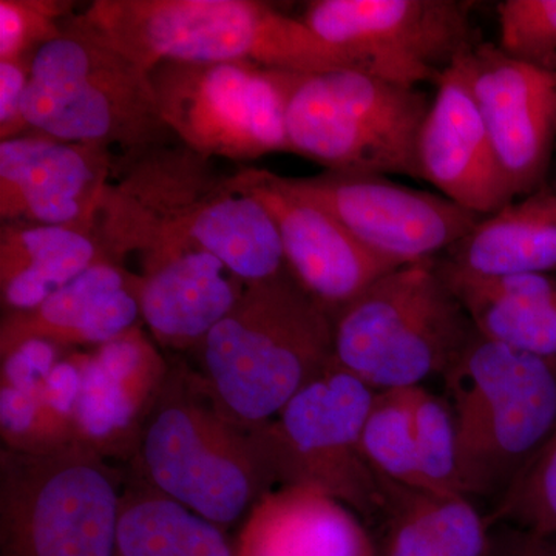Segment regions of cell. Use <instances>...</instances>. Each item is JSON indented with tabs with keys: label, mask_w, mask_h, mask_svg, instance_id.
<instances>
[{
	"label": "cell",
	"mask_w": 556,
	"mask_h": 556,
	"mask_svg": "<svg viewBox=\"0 0 556 556\" xmlns=\"http://www.w3.org/2000/svg\"><path fill=\"white\" fill-rule=\"evenodd\" d=\"M475 5L463 0H314L302 21L357 68L419 87L437 84L478 46Z\"/></svg>",
	"instance_id": "cell-12"
},
{
	"label": "cell",
	"mask_w": 556,
	"mask_h": 556,
	"mask_svg": "<svg viewBox=\"0 0 556 556\" xmlns=\"http://www.w3.org/2000/svg\"><path fill=\"white\" fill-rule=\"evenodd\" d=\"M442 379L455 417L460 490L470 500L497 501L555 431L556 358L475 331Z\"/></svg>",
	"instance_id": "cell-5"
},
{
	"label": "cell",
	"mask_w": 556,
	"mask_h": 556,
	"mask_svg": "<svg viewBox=\"0 0 556 556\" xmlns=\"http://www.w3.org/2000/svg\"><path fill=\"white\" fill-rule=\"evenodd\" d=\"M460 64L515 199L543 188L556 138V72L514 60L489 42Z\"/></svg>",
	"instance_id": "cell-15"
},
{
	"label": "cell",
	"mask_w": 556,
	"mask_h": 556,
	"mask_svg": "<svg viewBox=\"0 0 556 556\" xmlns=\"http://www.w3.org/2000/svg\"><path fill=\"white\" fill-rule=\"evenodd\" d=\"M291 72L251 62H160L150 70L164 123L206 159L244 163L294 153L288 137Z\"/></svg>",
	"instance_id": "cell-11"
},
{
	"label": "cell",
	"mask_w": 556,
	"mask_h": 556,
	"mask_svg": "<svg viewBox=\"0 0 556 556\" xmlns=\"http://www.w3.org/2000/svg\"><path fill=\"white\" fill-rule=\"evenodd\" d=\"M289 181L397 268L442 257L482 218L444 195L397 185L386 175L325 170Z\"/></svg>",
	"instance_id": "cell-13"
},
{
	"label": "cell",
	"mask_w": 556,
	"mask_h": 556,
	"mask_svg": "<svg viewBox=\"0 0 556 556\" xmlns=\"http://www.w3.org/2000/svg\"><path fill=\"white\" fill-rule=\"evenodd\" d=\"M477 331L438 258L391 270L334 318L339 367L375 391L422 386L455 364Z\"/></svg>",
	"instance_id": "cell-6"
},
{
	"label": "cell",
	"mask_w": 556,
	"mask_h": 556,
	"mask_svg": "<svg viewBox=\"0 0 556 556\" xmlns=\"http://www.w3.org/2000/svg\"><path fill=\"white\" fill-rule=\"evenodd\" d=\"M230 185L269 212L289 274L332 317L397 269L358 243L331 212L292 188L289 178L241 167L230 174Z\"/></svg>",
	"instance_id": "cell-14"
},
{
	"label": "cell",
	"mask_w": 556,
	"mask_h": 556,
	"mask_svg": "<svg viewBox=\"0 0 556 556\" xmlns=\"http://www.w3.org/2000/svg\"><path fill=\"white\" fill-rule=\"evenodd\" d=\"M123 479L75 444L0 450V556H115Z\"/></svg>",
	"instance_id": "cell-9"
},
{
	"label": "cell",
	"mask_w": 556,
	"mask_h": 556,
	"mask_svg": "<svg viewBox=\"0 0 556 556\" xmlns=\"http://www.w3.org/2000/svg\"><path fill=\"white\" fill-rule=\"evenodd\" d=\"M380 481L387 508L372 536L379 556H492L495 530L470 497Z\"/></svg>",
	"instance_id": "cell-23"
},
{
	"label": "cell",
	"mask_w": 556,
	"mask_h": 556,
	"mask_svg": "<svg viewBox=\"0 0 556 556\" xmlns=\"http://www.w3.org/2000/svg\"><path fill=\"white\" fill-rule=\"evenodd\" d=\"M75 5L67 0H0V61L33 62L43 46L65 36L62 22Z\"/></svg>",
	"instance_id": "cell-31"
},
{
	"label": "cell",
	"mask_w": 556,
	"mask_h": 556,
	"mask_svg": "<svg viewBox=\"0 0 556 556\" xmlns=\"http://www.w3.org/2000/svg\"><path fill=\"white\" fill-rule=\"evenodd\" d=\"M94 230L199 244L244 283L288 270L269 212L182 142L116 156Z\"/></svg>",
	"instance_id": "cell-1"
},
{
	"label": "cell",
	"mask_w": 556,
	"mask_h": 556,
	"mask_svg": "<svg viewBox=\"0 0 556 556\" xmlns=\"http://www.w3.org/2000/svg\"><path fill=\"white\" fill-rule=\"evenodd\" d=\"M376 393L334 362L274 419L252 427L277 489L317 490L351 508L368 529L378 527L386 514V490L362 450Z\"/></svg>",
	"instance_id": "cell-10"
},
{
	"label": "cell",
	"mask_w": 556,
	"mask_h": 556,
	"mask_svg": "<svg viewBox=\"0 0 556 556\" xmlns=\"http://www.w3.org/2000/svg\"><path fill=\"white\" fill-rule=\"evenodd\" d=\"M31 62L0 61V141L30 134L24 118V98Z\"/></svg>",
	"instance_id": "cell-33"
},
{
	"label": "cell",
	"mask_w": 556,
	"mask_h": 556,
	"mask_svg": "<svg viewBox=\"0 0 556 556\" xmlns=\"http://www.w3.org/2000/svg\"><path fill=\"white\" fill-rule=\"evenodd\" d=\"M362 450L378 477L427 492L417 457L409 388L376 393L362 433Z\"/></svg>",
	"instance_id": "cell-27"
},
{
	"label": "cell",
	"mask_w": 556,
	"mask_h": 556,
	"mask_svg": "<svg viewBox=\"0 0 556 556\" xmlns=\"http://www.w3.org/2000/svg\"><path fill=\"white\" fill-rule=\"evenodd\" d=\"M555 540H556V538H555Z\"/></svg>",
	"instance_id": "cell-35"
},
{
	"label": "cell",
	"mask_w": 556,
	"mask_h": 556,
	"mask_svg": "<svg viewBox=\"0 0 556 556\" xmlns=\"http://www.w3.org/2000/svg\"><path fill=\"white\" fill-rule=\"evenodd\" d=\"M115 163L102 146L46 134L0 141V222L94 230Z\"/></svg>",
	"instance_id": "cell-16"
},
{
	"label": "cell",
	"mask_w": 556,
	"mask_h": 556,
	"mask_svg": "<svg viewBox=\"0 0 556 556\" xmlns=\"http://www.w3.org/2000/svg\"><path fill=\"white\" fill-rule=\"evenodd\" d=\"M135 277L104 258L30 311L3 314L0 354L27 340L65 348L100 346L138 325Z\"/></svg>",
	"instance_id": "cell-19"
},
{
	"label": "cell",
	"mask_w": 556,
	"mask_h": 556,
	"mask_svg": "<svg viewBox=\"0 0 556 556\" xmlns=\"http://www.w3.org/2000/svg\"><path fill=\"white\" fill-rule=\"evenodd\" d=\"M62 28L101 40L149 72L166 61L251 62L291 73L357 68L305 22L257 0H94Z\"/></svg>",
	"instance_id": "cell-2"
},
{
	"label": "cell",
	"mask_w": 556,
	"mask_h": 556,
	"mask_svg": "<svg viewBox=\"0 0 556 556\" xmlns=\"http://www.w3.org/2000/svg\"><path fill=\"white\" fill-rule=\"evenodd\" d=\"M237 556H379L371 530L334 497L278 486L240 527Z\"/></svg>",
	"instance_id": "cell-21"
},
{
	"label": "cell",
	"mask_w": 556,
	"mask_h": 556,
	"mask_svg": "<svg viewBox=\"0 0 556 556\" xmlns=\"http://www.w3.org/2000/svg\"><path fill=\"white\" fill-rule=\"evenodd\" d=\"M492 556H556L555 538H543L510 527H493Z\"/></svg>",
	"instance_id": "cell-34"
},
{
	"label": "cell",
	"mask_w": 556,
	"mask_h": 556,
	"mask_svg": "<svg viewBox=\"0 0 556 556\" xmlns=\"http://www.w3.org/2000/svg\"><path fill=\"white\" fill-rule=\"evenodd\" d=\"M431 100L357 68L291 73L287 127L294 155L327 170L420 179L417 141Z\"/></svg>",
	"instance_id": "cell-8"
},
{
	"label": "cell",
	"mask_w": 556,
	"mask_h": 556,
	"mask_svg": "<svg viewBox=\"0 0 556 556\" xmlns=\"http://www.w3.org/2000/svg\"><path fill=\"white\" fill-rule=\"evenodd\" d=\"M195 353L223 408L258 427L334 364V317L287 270L248 283Z\"/></svg>",
	"instance_id": "cell-4"
},
{
	"label": "cell",
	"mask_w": 556,
	"mask_h": 556,
	"mask_svg": "<svg viewBox=\"0 0 556 556\" xmlns=\"http://www.w3.org/2000/svg\"><path fill=\"white\" fill-rule=\"evenodd\" d=\"M441 258L479 276H556V189L544 185L482 217Z\"/></svg>",
	"instance_id": "cell-24"
},
{
	"label": "cell",
	"mask_w": 556,
	"mask_h": 556,
	"mask_svg": "<svg viewBox=\"0 0 556 556\" xmlns=\"http://www.w3.org/2000/svg\"><path fill=\"white\" fill-rule=\"evenodd\" d=\"M169 369L159 343L139 324L108 343L80 350L76 442L105 459H134Z\"/></svg>",
	"instance_id": "cell-17"
},
{
	"label": "cell",
	"mask_w": 556,
	"mask_h": 556,
	"mask_svg": "<svg viewBox=\"0 0 556 556\" xmlns=\"http://www.w3.org/2000/svg\"><path fill=\"white\" fill-rule=\"evenodd\" d=\"M104 258L94 230L73 226H0L2 316L36 308Z\"/></svg>",
	"instance_id": "cell-25"
},
{
	"label": "cell",
	"mask_w": 556,
	"mask_h": 556,
	"mask_svg": "<svg viewBox=\"0 0 556 556\" xmlns=\"http://www.w3.org/2000/svg\"><path fill=\"white\" fill-rule=\"evenodd\" d=\"M417 161L420 179L481 217L517 200L497 164L460 60L438 79L417 141Z\"/></svg>",
	"instance_id": "cell-18"
},
{
	"label": "cell",
	"mask_w": 556,
	"mask_h": 556,
	"mask_svg": "<svg viewBox=\"0 0 556 556\" xmlns=\"http://www.w3.org/2000/svg\"><path fill=\"white\" fill-rule=\"evenodd\" d=\"M134 473L219 529L244 521L276 478L252 433L197 369L170 364L142 426Z\"/></svg>",
	"instance_id": "cell-3"
},
{
	"label": "cell",
	"mask_w": 556,
	"mask_h": 556,
	"mask_svg": "<svg viewBox=\"0 0 556 556\" xmlns=\"http://www.w3.org/2000/svg\"><path fill=\"white\" fill-rule=\"evenodd\" d=\"M496 13L507 56L556 72V0H504Z\"/></svg>",
	"instance_id": "cell-30"
},
{
	"label": "cell",
	"mask_w": 556,
	"mask_h": 556,
	"mask_svg": "<svg viewBox=\"0 0 556 556\" xmlns=\"http://www.w3.org/2000/svg\"><path fill=\"white\" fill-rule=\"evenodd\" d=\"M493 527H510L556 538V428L519 471L486 517Z\"/></svg>",
	"instance_id": "cell-28"
},
{
	"label": "cell",
	"mask_w": 556,
	"mask_h": 556,
	"mask_svg": "<svg viewBox=\"0 0 556 556\" xmlns=\"http://www.w3.org/2000/svg\"><path fill=\"white\" fill-rule=\"evenodd\" d=\"M115 556H237L226 532L134 473L123 486Z\"/></svg>",
	"instance_id": "cell-26"
},
{
	"label": "cell",
	"mask_w": 556,
	"mask_h": 556,
	"mask_svg": "<svg viewBox=\"0 0 556 556\" xmlns=\"http://www.w3.org/2000/svg\"><path fill=\"white\" fill-rule=\"evenodd\" d=\"M135 283L150 336L177 353L195 351L248 285L204 249L163 260L135 277Z\"/></svg>",
	"instance_id": "cell-20"
},
{
	"label": "cell",
	"mask_w": 556,
	"mask_h": 556,
	"mask_svg": "<svg viewBox=\"0 0 556 556\" xmlns=\"http://www.w3.org/2000/svg\"><path fill=\"white\" fill-rule=\"evenodd\" d=\"M409 402L417 457L427 492L464 495L457 477L455 417L447 399L420 386L409 388Z\"/></svg>",
	"instance_id": "cell-29"
},
{
	"label": "cell",
	"mask_w": 556,
	"mask_h": 556,
	"mask_svg": "<svg viewBox=\"0 0 556 556\" xmlns=\"http://www.w3.org/2000/svg\"><path fill=\"white\" fill-rule=\"evenodd\" d=\"M24 118L30 134L116 156L179 142L161 116L149 70L80 33L65 31L33 58Z\"/></svg>",
	"instance_id": "cell-7"
},
{
	"label": "cell",
	"mask_w": 556,
	"mask_h": 556,
	"mask_svg": "<svg viewBox=\"0 0 556 556\" xmlns=\"http://www.w3.org/2000/svg\"><path fill=\"white\" fill-rule=\"evenodd\" d=\"M438 268L479 334L525 353L556 358V276H479L441 257Z\"/></svg>",
	"instance_id": "cell-22"
},
{
	"label": "cell",
	"mask_w": 556,
	"mask_h": 556,
	"mask_svg": "<svg viewBox=\"0 0 556 556\" xmlns=\"http://www.w3.org/2000/svg\"><path fill=\"white\" fill-rule=\"evenodd\" d=\"M68 351L47 340L20 343L9 353L0 354V388L38 387Z\"/></svg>",
	"instance_id": "cell-32"
}]
</instances>
